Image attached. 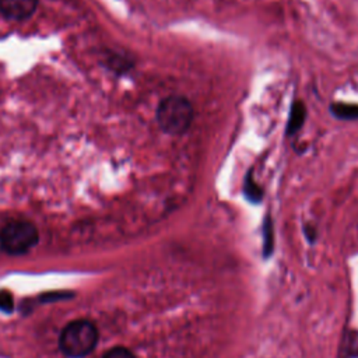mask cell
I'll return each mask as SVG.
<instances>
[{"instance_id": "cell-10", "label": "cell", "mask_w": 358, "mask_h": 358, "mask_svg": "<svg viewBox=\"0 0 358 358\" xmlns=\"http://www.w3.org/2000/svg\"><path fill=\"white\" fill-rule=\"evenodd\" d=\"M14 309V302H13V296L10 292L7 291H0V310L10 313Z\"/></svg>"}, {"instance_id": "cell-6", "label": "cell", "mask_w": 358, "mask_h": 358, "mask_svg": "<svg viewBox=\"0 0 358 358\" xmlns=\"http://www.w3.org/2000/svg\"><path fill=\"white\" fill-rule=\"evenodd\" d=\"M242 194L252 204H259L263 200V197H264L263 187L255 179L253 166H250L246 171L245 176H243V180H242Z\"/></svg>"}, {"instance_id": "cell-11", "label": "cell", "mask_w": 358, "mask_h": 358, "mask_svg": "<svg viewBox=\"0 0 358 358\" xmlns=\"http://www.w3.org/2000/svg\"><path fill=\"white\" fill-rule=\"evenodd\" d=\"M303 232H305V236H306V239L309 242H313L316 239V229H315V227L308 224V225L303 227Z\"/></svg>"}, {"instance_id": "cell-2", "label": "cell", "mask_w": 358, "mask_h": 358, "mask_svg": "<svg viewBox=\"0 0 358 358\" xmlns=\"http://www.w3.org/2000/svg\"><path fill=\"white\" fill-rule=\"evenodd\" d=\"M98 343V329L88 319L70 322L60 333L59 347L69 358H83L88 355Z\"/></svg>"}, {"instance_id": "cell-9", "label": "cell", "mask_w": 358, "mask_h": 358, "mask_svg": "<svg viewBox=\"0 0 358 358\" xmlns=\"http://www.w3.org/2000/svg\"><path fill=\"white\" fill-rule=\"evenodd\" d=\"M102 358H136V355L124 347H115L108 352H105Z\"/></svg>"}, {"instance_id": "cell-7", "label": "cell", "mask_w": 358, "mask_h": 358, "mask_svg": "<svg viewBox=\"0 0 358 358\" xmlns=\"http://www.w3.org/2000/svg\"><path fill=\"white\" fill-rule=\"evenodd\" d=\"M329 110L333 117L338 120L352 122L358 120V103H348V102H331Z\"/></svg>"}, {"instance_id": "cell-3", "label": "cell", "mask_w": 358, "mask_h": 358, "mask_svg": "<svg viewBox=\"0 0 358 358\" xmlns=\"http://www.w3.org/2000/svg\"><path fill=\"white\" fill-rule=\"evenodd\" d=\"M39 241L38 229L28 221H11L0 229V248L13 256L27 253Z\"/></svg>"}, {"instance_id": "cell-8", "label": "cell", "mask_w": 358, "mask_h": 358, "mask_svg": "<svg viewBox=\"0 0 358 358\" xmlns=\"http://www.w3.org/2000/svg\"><path fill=\"white\" fill-rule=\"evenodd\" d=\"M274 250V222L267 214L263 221V255L264 257H270Z\"/></svg>"}, {"instance_id": "cell-5", "label": "cell", "mask_w": 358, "mask_h": 358, "mask_svg": "<svg viewBox=\"0 0 358 358\" xmlns=\"http://www.w3.org/2000/svg\"><path fill=\"white\" fill-rule=\"evenodd\" d=\"M306 113H308V110H306L303 101L295 98L289 105L288 119H287V124H285V136L287 137H294L301 131V129L303 127L305 120H306Z\"/></svg>"}, {"instance_id": "cell-1", "label": "cell", "mask_w": 358, "mask_h": 358, "mask_svg": "<svg viewBox=\"0 0 358 358\" xmlns=\"http://www.w3.org/2000/svg\"><path fill=\"white\" fill-rule=\"evenodd\" d=\"M194 120V108L183 95H168L157 108L159 129L169 136L185 134Z\"/></svg>"}, {"instance_id": "cell-4", "label": "cell", "mask_w": 358, "mask_h": 358, "mask_svg": "<svg viewBox=\"0 0 358 358\" xmlns=\"http://www.w3.org/2000/svg\"><path fill=\"white\" fill-rule=\"evenodd\" d=\"M38 0H0V11L10 20H25L36 10Z\"/></svg>"}]
</instances>
